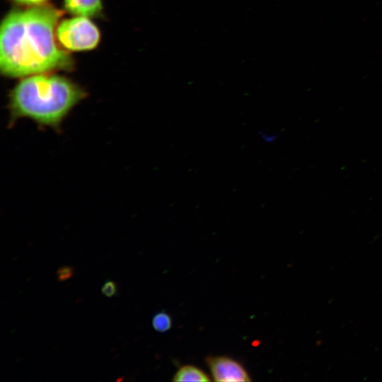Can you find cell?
<instances>
[{
  "label": "cell",
  "mask_w": 382,
  "mask_h": 382,
  "mask_svg": "<svg viewBox=\"0 0 382 382\" xmlns=\"http://www.w3.org/2000/svg\"><path fill=\"white\" fill-rule=\"evenodd\" d=\"M62 11L49 5L13 9L0 28V69L8 77H25L69 69L71 57L56 43Z\"/></svg>",
  "instance_id": "1"
},
{
  "label": "cell",
  "mask_w": 382,
  "mask_h": 382,
  "mask_svg": "<svg viewBox=\"0 0 382 382\" xmlns=\"http://www.w3.org/2000/svg\"><path fill=\"white\" fill-rule=\"evenodd\" d=\"M86 92L69 79L45 73L23 77L9 95L11 122L27 118L57 129Z\"/></svg>",
  "instance_id": "2"
},
{
  "label": "cell",
  "mask_w": 382,
  "mask_h": 382,
  "mask_svg": "<svg viewBox=\"0 0 382 382\" xmlns=\"http://www.w3.org/2000/svg\"><path fill=\"white\" fill-rule=\"evenodd\" d=\"M56 37L66 50L86 51L93 50L98 45L100 33L88 17L76 16L64 19L57 25Z\"/></svg>",
  "instance_id": "3"
},
{
  "label": "cell",
  "mask_w": 382,
  "mask_h": 382,
  "mask_svg": "<svg viewBox=\"0 0 382 382\" xmlns=\"http://www.w3.org/2000/svg\"><path fill=\"white\" fill-rule=\"evenodd\" d=\"M213 380L219 382L251 381L249 374L238 361L226 356L206 358Z\"/></svg>",
  "instance_id": "4"
},
{
  "label": "cell",
  "mask_w": 382,
  "mask_h": 382,
  "mask_svg": "<svg viewBox=\"0 0 382 382\" xmlns=\"http://www.w3.org/2000/svg\"><path fill=\"white\" fill-rule=\"evenodd\" d=\"M64 9L74 16L96 17L100 14L101 0H64Z\"/></svg>",
  "instance_id": "5"
},
{
  "label": "cell",
  "mask_w": 382,
  "mask_h": 382,
  "mask_svg": "<svg viewBox=\"0 0 382 382\" xmlns=\"http://www.w3.org/2000/svg\"><path fill=\"white\" fill-rule=\"evenodd\" d=\"M173 381H210L209 376L201 369L193 365L180 367L172 379Z\"/></svg>",
  "instance_id": "6"
},
{
  "label": "cell",
  "mask_w": 382,
  "mask_h": 382,
  "mask_svg": "<svg viewBox=\"0 0 382 382\" xmlns=\"http://www.w3.org/2000/svg\"><path fill=\"white\" fill-rule=\"evenodd\" d=\"M153 328L159 332H165L172 327V318L166 312L157 313L152 319Z\"/></svg>",
  "instance_id": "7"
},
{
  "label": "cell",
  "mask_w": 382,
  "mask_h": 382,
  "mask_svg": "<svg viewBox=\"0 0 382 382\" xmlns=\"http://www.w3.org/2000/svg\"><path fill=\"white\" fill-rule=\"evenodd\" d=\"M74 269L73 267L64 265L58 268L57 271L59 282H64L73 277Z\"/></svg>",
  "instance_id": "8"
},
{
  "label": "cell",
  "mask_w": 382,
  "mask_h": 382,
  "mask_svg": "<svg viewBox=\"0 0 382 382\" xmlns=\"http://www.w3.org/2000/svg\"><path fill=\"white\" fill-rule=\"evenodd\" d=\"M101 291L107 297H112L116 294L117 286L112 280H107L102 286Z\"/></svg>",
  "instance_id": "9"
},
{
  "label": "cell",
  "mask_w": 382,
  "mask_h": 382,
  "mask_svg": "<svg viewBox=\"0 0 382 382\" xmlns=\"http://www.w3.org/2000/svg\"><path fill=\"white\" fill-rule=\"evenodd\" d=\"M13 1L26 6H37L41 5L48 0H13Z\"/></svg>",
  "instance_id": "10"
}]
</instances>
